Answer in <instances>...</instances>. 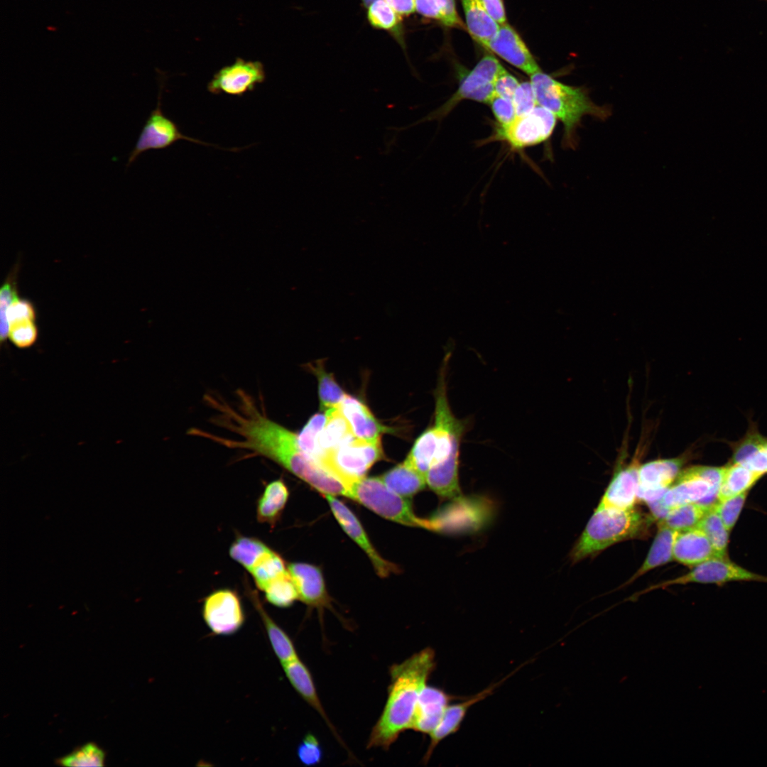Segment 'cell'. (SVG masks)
Wrapping results in <instances>:
<instances>
[{
  "instance_id": "8992f818",
  "label": "cell",
  "mask_w": 767,
  "mask_h": 767,
  "mask_svg": "<svg viewBox=\"0 0 767 767\" xmlns=\"http://www.w3.org/2000/svg\"><path fill=\"white\" fill-rule=\"evenodd\" d=\"M350 498L386 519L413 527L430 529L428 520L417 516L410 501L391 490L380 477H364L347 489Z\"/></svg>"
},
{
  "instance_id": "9a60e30c",
  "label": "cell",
  "mask_w": 767,
  "mask_h": 767,
  "mask_svg": "<svg viewBox=\"0 0 767 767\" xmlns=\"http://www.w3.org/2000/svg\"><path fill=\"white\" fill-rule=\"evenodd\" d=\"M322 496L342 529L366 554L376 574L381 577H386L391 574L398 573L400 569L398 565L383 558L373 546L354 513L333 495Z\"/></svg>"
},
{
  "instance_id": "484cf974",
  "label": "cell",
  "mask_w": 767,
  "mask_h": 767,
  "mask_svg": "<svg viewBox=\"0 0 767 767\" xmlns=\"http://www.w3.org/2000/svg\"><path fill=\"white\" fill-rule=\"evenodd\" d=\"M289 497V490L283 479L268 483L256 501V519L273 528L281 517Z\"/></svg>"
},
{
  "instance_id": "60d3db41",
  "label": "cell",
  "mask_w": 767,
  "mask_h": 767,
  "mask_svg": "<svg viewBox=\"0 0 767 767\" xmlns=\"http://www.w3.org/2000/svg\"><path fill=\"white\" fill-rule=\"evenodd\" d=\"M767 443V437L761 435L755 427L751 428L745 436L731 445L732 462L744 464Z\"/></svg>"
},
{
  "instance_id": "db71d44e",
  "label": "cell",
  "mask_w": 767,
  "mask_h": 767,
  "mask_svg": "<svg viewBox=\"0 0 767 767\" xmlns=\"http://www.w3.org/2000/svg\"><path fill=\"white\" fill-rule=\"evenodd\" d=\"M377 0H361L363 5L366 8H368L371 4H373Z\"/></svg>"
},
{
  "instance_id": "9c48e42d",
  "label": "cell",
  "mask_w": 767,
  "mask_h": 767,
  "mask_svg": "<svg viewBox=\"0 0 767 767\" xmlns=\"http://www.w3.org/2000/svg\"><path fill=\"white\" fill-rule=\"evenodd\" d=\"M504 70L497 59L485 56L461 80L457 91L445 104L410 126L396 129L403 131L419 123L441 119L464 99L488 104L494 95V81Z\"/></svg>"
},
{
  "instance_id": "7a4b0ae2",
  "label": "cell",
  "mask_w": 767,
  "mask_h": 767,
  "mask_svg": "<svg viewBox=\"0 0 767 767\" xmlns=\"http://www.w3.org/2000/svg\"><path fill=\"white\" fill-rule=\"evenodd\" d=\"M435 665L434 650L425 648L390 667L386 702L371 731L368 749L388 750L402 732L411 729L419 695Z\"/></svg>"
},
{
  "instance_id": "44dd1931",
  "label": "cell",
  "mask_w": 767,
  "mask_h": 767,
  "mask_svg": "<svg viewBox=\"0 0 767 767\" xmlns=\"http://www.w3.org/2000/svg\"><path fill=\"white\" fill-rule=\"evenodd\" d=\"M453 700L454 696L443 690L426 685L419 695L410 729L430 734L438 725Z\"/></svg>"
},
{
  "instance_id": "b9f144b4",
  "label": "cell",
  "mask_w": 767,
  "mask_h": 767,
  "mask_svg": "<svg viewBox=\"0 0 767 767\" xmlns=\"http://www.w3.org/2000/svg\"><path fill=\"white\" fill-rule=\"evenodd\" d=\"M104 756L100 748L89 743L60 758L58 763L65 766H102Z\"/></svg>"
},
{
  "instance_id": "ffe728a7",
  "label": "cell",
  "mask_w": 767,
  "mask_h": 767,
  "mask_svg": "<svg viewBox=\"0 0 767 767\" xmlns=\"http://www.w3.org/2000/svg\"><path fill=\"white\" fill-rule=\"evenodd\" d=\"M509 677L510 675H507L502 680L494 683L481 692L471 696L469 698L465 699L458 703L450 704L446 708L438 725L429 734L430 741L428 750L423 756V761L425 763H427L437 746L442 740L456 733L459 730L464 717L472 706L491 695L494 690Z\"/></svg>"
},
{
  "instance_id": "bcb514c9",
  "label": "cell",
  "mask_w": 767,
  "mask_h": 767,
  "mask_svg": "<svg viewBox=\"0 0 767 767\" xmlns=\"http://www.w3.org/2000/svg\"><path fill=\"white\" fill-rule=\"evenodd\" d=\"M512 102L517 117L528 114L538 105L531 81L520 82Z\"/></svg>"
},
{
  "instance_id": "e0dca14e",
  "label": "cell",
  "mask_w": 767,
  "mask_h": 767,
  "mask_svg": "<svg viewBox=\"0 0 767 767\" xmlns=\"http://www.w3.org/2000/svg\"><path fill=\"white\" fill-rule=\"evenodd\" d=\"M486 48L529 76L541 70L518 34L506 23L499 26Z\"/></svg>"
},
{
  "instance_id": "603a6c76",
  "label": "cell",
  "mask_w": 767,
  "mask_h": 767,
  "mask_svg": "<svg viewBox=\"0 0 767 767\" xmlns=\"http://www.w3.org/2000/svg\"><path fill=\"white\" fill-rule=\"evenodd\" d=\"M673 560L688 566H695L714 557H719L706 534L699 528L678 531L673 543Z\"/></svg>"
},
{
  "instance_id": "f1b7e54d",
  "label": "cell",
  "mask_w": 767,
  "mask_h": 767,
  "mask_svg": "<svg viewBox=\"0 0 767 767\" xmlns=\"http://www.w3.org/2000/svg\"><path fill=\"white\" fill-rule=\"evenodd\" d=\"M325 414L326 422L318 439L320 458L325 452L334 450L354 438L349 423L339 406L326 410Z\"/></svg>"
},
{
  "instance_id": "f907efd6",
  "label": "cell",
  "mask_w": 767,
  "mask_h": 767,
  "mask_svg": "<svg viewBox=\"0 0 767 767\" xmlns=\"http://www.w3.org/2000/svg\"><path fill=\"white\" fill-rule=\"evenodd\" d=\"M519 84L518 80L504 69L494 81V94L512 100Z\"/></svg>"
},
{
  "instance_id": "cb8c5ba5",
  "label": "cell",
  "mask_w": 767,
  "mask_h": 767,
  "mask_svg": "<svg viewBox=\"0 0 767 767\" xmlns=\"http://www.w3.org/2000/svg\"><path fill=\"white\" fill-rule=\"evenodd\" d=\"M338 406L349 423L354 437L374 440L381 438V435L388 431V428L382 425L359 400L347 394Z\"/></svg>"
},
{
  "instance_id": "836d02e7",
  "label": "cell",
  "mask_w": 767,
  "mask_h": 767,
  "mask_svg": "<svg viewBox=\"0 0 767 767\" xmlns=\"http://www.w3.org/2000/svg\"><path fill=\"white\" fill-rule=\"evenodd\" d=\"M288 572L283 558L270 548L256 561L249 573L258 589L263 591L268 583Z\"/></svg>"
},
{
  "instance_id": "d4e9b609",
  "label": "cell",
  "mask_w": 767,
  "mask_h": 767,
  "mask_svg": "<svg viewBox=\"0 0 767 767\" xmlns=\"http://www.w3.org/2000/svg\"><path fill=\"white\" fill-rule=\"evenodd\" d=\"M245 587L246 596L261 616L271 647L281 663L298 658L293 641L266 611L259 599L258 593L252 589L248 584H246Z\"/></svg>"
},
{
  "instance_id": "c3c4849f",
  "label": "cell",
  "mask_w": 767,
  "mask_h": 767,
  "mask_svg": "<svg viewBox=\"0 0 767 767\" xmlns=\"http://www.w3.org/2000/svg\"><path fill=\"white\" fill-rule=\"evenodd\" d=\"M488 104L490 106L499 126L511 124L517 116L512 100L494 95Z\"/></svg>"
},
{
  "instance_id": "7402d4cb",
  "label": "cell",
  "mask_w": 767,
  "mask_h": 767,
  "mask_svg": "<svg viewBox=\"0 0 767 767\" xmlns=\"http://www.w3.org/2000/svg\"><path fill=\"white\" fill-rule=\"evenodd\" d=\"M285 677L298 695L324 719L337 740L347 749L330 722L320 700L310 671L305 664L297 658L281 663Z\"/></svg>"
},
{
  "instance_id": "f35d334b",
  "label": "cell",
  "mask_w": 767,
  "mask_h": 767,
  "mask_svg": "<svg viewBox=\"0 0 767 767\" xmlns=\"http://www.w3.org/2000/svg\"><path fill=\"white\" fill-rule=\"evenodd\" d=\"M265 599L279 608H288L299 599L295 585L289 572L268 583L262 591Z\"/></svg>"
},
{
  "instance_id": "1f68e13d",
  "label": "cell",
  "mask_w": 767,
  "mask_h": 767,
  "mask_svg": "<svg viewBox=\"0 0 767 767\" xmlns=\"http://www.w3.org/2000/svg\"><path fill=\"white\" fill-rule=\"evenodd\" d=\"M367 18L371 26L388 31L403 45L401 18L386 0H377L371 4L368 7Z\"/></svg>"
},
{
  "instance_id": "74e56055",
  "label": "cell",
  "mask_w": 767,
  "mask_h": 767,
  "mask_svg": "<svg viewBox=\"0 0 767 767\" xmlns=\"http://www.w3.org/2000/svg\"><path fill=\"white\" fill-rule=\"evenodd\" d=\"M415 11L422 16L437 20L447 26L461 23L455 0H415Z\"/></svg>"
},
{
  "instance_id": "ab89813d",
  "label": "cell",
  "mask_w": 767,
  "mask_h": 767,
  "mask_svg": "<svg viewBox=\"0 0 767 767\" xmlns=\"http://www.w3.org/2000/svg\"><path fill=\"white\" fill-rule=\"evenodd\" d=\"M326 419L325 413L315 414L298 434V442L303 450L317 463L321 456L318 439Z\"/></svg>"
},
{
  "instance_id": "2e32d148",
  "label": "cell",
  "mask_w": 767,
  "mask_h": 767,
  "mask_svg": "<svg viewBox=\"0 0 767 767\" xmlns=\"http://www.w3.org/2000/svg\"><path fill=\"white\" fill-rule=\"evenodd\" d=\"M682 457L657 459L640 466L638 499L646 503L660 499L674 483L682 467Z\"/></svg>"
},
{
  "instance_id": "681fc988",
  "label": "cell",
  "mask_w": 767,
  "mask_h": 767,
  "mask_svg": "<svg viewBox=\"0 0 767 767\" xmlns=\"http://www.w3.org/2000/svg\"><path fill=\"white\" fill-rule=\"evenodd\" d=\"M7 320L11 324L24 321L35 320L36 311L33 304L26 300L16 298L9 307L6 312Z\"/></svg>"
},
{
  "instance_id": "7bdbcfd3",
  "label": "cell",
  "mask_w": 767,
  "mask_h": 767,
  "mask_svg": "<svg viewBox=\"0 0 767 767\" xmlns=\"http://www.w3.org/2000/svg\"><path fill=\"white\" fill-rule=\"evenodd\" d=\"M748 492L722 500H717L714 506L727 529L734 527L746 502Z\"/></svg>"
},
{
  "instance_id": "3957f363",
  "label": "cell",
  "mask_w": 767,
  "mask_h": 767,
  "mask_svg": "<svg viewBox=\"0 0 767 767\" xmlns=\"http://www.w3.org/2000/svg\"><path fill=\"white\" fill-rule=\"evenodd\" d=\"M449 358L444 359L435 391V418L430 426L435 439V455L426 474V483L437 496L457 499L462 496L458 474L460 447L469 424L466 419L457 418L450 406L446 379Z\"/></svg>"
},
{
  "instance_id": "f546056e",
  "label": "cell",
  "mask_w": 767,
  "mask_h": 767,
  "mask_svg": "<svg viewBox=\"0 0 767 767\" xmlns=\"http://www.w3.org/2000/svg\"><path fill=\"white\" fill-rule=\"evenodd\" d=\"M763 475V474L739 463L731 462L729 465L724 467L717 500L749 492V489Z\"/></svg>"
},
{
  "instance_id": "7dc6e473",
  "label": "cell",
  "mask_w": 767,
  "mask_h": 767,
  "mask_svg": "<svg viewBox=\"0 0 767 767\" xmlns=\"http://www.w3.org/2000/svg\"><path fill=\"white\" fill-rule=\"evenodd\" d=\"M16 298H18V295L15 284L11 281H6L0 290V335L1 342L9 336V323L6 317L7 310Z\"/></svg>"
},
{
  "instance_id": "5bb4252c",
  "label": "cell",
  "mask_w": 767,
  "mask_h": 767,
  "mask_svg": "<svg viewBox=\"0 0 767 767\" xmlns=\"http://www.w3.org/2000/svg\"><path fill=\"white\" fill-rule=\"evenodd\" d=\"M265 80L266 72L261 62L237 58L233 63L220 68L208 82L207 88L213 94L242 97L254 91Z\"/></svg>"
},
{
  "instance_id": "ee69618b",
  "label": "cell",
  "mask_w": 767,
  "mask_h": 767,
  "mask_svg": "<svg viewBox=\"0 0 767 767\" xmlns=\"http://www.w3.org/2000/svg\"><path fill=\"white\" fill-rule=\"evenodd\" d=\"M8 337L18 348L32 346L38 337V329L33 320H24L10 325Z\"/></svg>"
},
{
  "instance_id": "6da1fadb",
  "label": "cell",
  "mask_w": 767,
  "mask_h": 767,
  "mask_svg": "<svg viewBox=\"0 0 767 767\" xmlns=\"http://www.w3.org/2000/svg\"><path fill=\"white\" fill-rule=\"evenodd\" d=\"M236 396L232 403L221 398L214 403L217 415L213 421L239 438H225L209 433L208 439L227 448L249 450L250 456L266 457L322 495L347 496L345 486L303 450L298 434L270 419L244 391L238 390Z\"/></svg>"
},
{
  "instance_id": "83f0119b",
  "label": "cell",
  "mask_w": 767,
  "mask_h": 767,
  "mask_svg": "<svg viewBox=\"0 0 767 767\" xmlns=\"http://www.w3.org/2000/svg\"><path fill=\"white\" fill-rule=\"evenodd\" d=\"M462 3L469 33L486 48L500 26L489 15L480 0H462Z\"/></svg>"
},
{
  "instance_id": "f5cc1de1",
  "label": "cell",
  "mask_w": 767,
  "mask_h": 767,
  "mask_svg": "<svg viewBox=\"0 0 767 767\" xmlns=\"http://www.w3.org/2000/svg\"><path fill=\"white\" fill-rule=\"evenodd\" d=\"M400 16H408L415 11V0H386Z\"/></svg>"
},
{
  "instance_id": "30bf717a",
  "label": "cell",
  "mask_w": 767,
  "mask_h": 767,
  "mask_svg": "<svg viewBox=\"0 0 767 767\" xmlns=\"http://www.w3.org/2000/svg\"><path fill=\"white\" fill-rule=\"evenodd\" d=\"M163 84L161 82L157 105L147 118L134 147L130 152L126 168L129 167L143 153L149 150H161L171 146L176 141L186 140L203 146L217 147L199 139L184 135L178 125L163 112L161 97Z\"/></svg>"
},
{
  "instance_id": "52a82bcc",
  "label": "cell",
  "mask_w": 767,
  "mask_h": 767,
  "mask_svg": "<svg viewBox=\"0 0 767 767\" xmlns=\"http://www.w3.org/2000/svg\"><path fill=\"white\" fill-rule=\"evenodd\" d=\"M381 439L366 440L354 437L325 452L319 464L339 479L347 490L352 484L366 477L377 461L384 458Z\"/></svg>"
},
{
  "instance_id": "7c38bea8",
  "label": "cell",
  "mask_w": 767,
  "mask_h": 767,
  "mask_svg": "<svg viewBox=\"0 0 767 767\" xmlns=\"http://www.w3.org/2000/svg\"><path fill=\"white\" fill-rule=\"evenodd\" d=\"M736 581L767 582V577L746 570L731 561L727 557H714L694 566L687 574L651 586L640 592L636 596L675 584L703 583L721 585Z\"/></svg>"
},
{
  "instance_id": "f6af8a7d",
  "label": "cell",
  "mask_w": 767,
  "mask_h": 767,
  "mask_svg": "<svg viewBox=\"0 0 767 767\" xmlns=\"http://www.w3.org/2000/svg\"><path fill=\"white\" fill-rule=\"evenodd\" d=\"M297 755L300 761L306 766L319 764L323 756L321 745L317 737L308 733L303 737L297 749Z\"/></svg>"
},
{
  "instance_id": "4fadbf2b",
  "label": "cell",
  "mask_w": 767,
  "mask_h": 767,
  "mask_svg": "<svg viewBox=\"0 0 767 767\" xmlns=\"http://www.w3.org/2000/svg\"><path fill=\"white\" fill-rule=\"evenodd\" d=\"M203 619L215 635L229 636L244 625L245 614L238 594L229 589L215 590L203 602Z\"/></svg>"
},
{
  "instance_id": "5b68a950",
  "label": "cell",
  "mask_w": 767,
  "mask_h": 767,
  "mask_svg": "<svg viewBox=\"0 0 767 767\" xmlns=\"http://www.w3.org/2000/svg\"><path fill=\"white\" fill-rule=\"evenodd\" d=\"M644 523L641 513L633 508L598 506L571 552L573 562L636 536Z\"/></svg>"
},
{
  "instance_id": "8fae6325",
  "label": "cell",
  "mask_w": 767,
  "mask_h": 767,
  "mask_svg": "<svg viewBox=\"0 0 767 767\" xmlns=\"http://www.w3.org/2000/svg\"><path fill=\"white\" fill-rule=\"evenodd\" d=\"M557 121L550 111L537 105L531 112L516 117L511 124L498 126L492 138L506 142L512 148H524L548 140Z\"/></svg>"
},
{
  "instance_id": "8d00e7d4",
  "label": "cell",
  "mask_w": 767,
  "mask_h": 767,
  "mask_svg": "<svg viewBox=\"0 0 767 767\" xmlns=\"http://www.w3.org/2000/svg\"><path fill=\"white\" fill-rule=\"evenodd\" d=\"M311 369L318 380L320 406L322 410H327L338 406L347 393L336 382L333 375L327 372L322 363H317Z\"/></svg>"
},
{
  "instance_id": "277c9868",
  "label": "cell",
  "mask_w": 767,
  "mask_h": 767,
  "mask_svg": "<svg viewBox=\"0 0 767 767\" xmlns=\"http://www.w3.org/2000/svg\"><path fill=\"white\" fill-rule=\"evenodd\" d=\"M530 78L538 104L550 111L562 123L565 147H575L576 131L584 116L604 121L611 114L608 107L595 104L584 87L564 84L542 70Z\"/></svg>"
},
{
  "instance_id": "e575fe53",
  "label": "cell",
  "mask_w": 767,
  "mask_h": 767,
  "mask_svg": "<svg viewBox=\"0 0 767 767\" xmlns=\"http://www.w3.org/2000/svg\"><path fill=\"white\" fill-rule=\"evenodd\" d=\"M269 549L266 544L256 538L238 534L231 544L229 554L249 572L256 561Z\"/></svg>"
},
{
  "instance_id": "816d5d0a",
  "label": "cell",
  "mask_w": 767,
  "mask_h": 767,
  "mask_svg": "<svg viewBox=\"0 0 767 767\" xmlns=\"http://www.w3.org/2000/svg\"><path fill=\"white\" fill-rule=\"evenodd\" d=\"M489 15L499 25L506 23L502 0H480Z\"/></svg>"
},
{
  "instance_id": "4316f807",
  "label": "cell",
  "mask_w": 767,
  "mask_h": 767,
  "mask_svg": "<svg viewBox=\"0 0 767 767\" xmlns=\"http://www.w3.org/2000/svg\"><path fill=\"white\" fill-rule=\"evenodd\" d=\"M383 482L393 491L405 497H412L425 486L426 478L406 459L380 477Z\"/></svg>"
},
{
  "instance_id": "ba28073f",
  "label": "cell",
  "mask_w": 767,
  "mask_h": 767,
  "mask_svg": "<svg viewBox=\"0 0 767 767\" xmlns=\"http://www.w3.org/2000/svg\"><path fill=\"white\" fill-rule=\"evenodd\" d=\"M724 467L693 466L682 470L661 498L669 510L690 503L712 506L722 479Z\"/></svg>"
},
{
  "instance_id": "4dcf8cb0",
  "label": "cell",
  "mask_w": 767,
  "mask_h": 767,
  "mask_svg": "<svg viewBox=\"0 0 767 767\" xmlns=\"http://www.w3.org/2000/svg\"><path fill=\"white\" fill-rule=\"evenodd\" d=\"M677 532L658 523L656 535L646 560L626 584L634 581L650 570L673 560V543Z\"/></svg>"
},
{
  "instance_id": "d590c367",
  "label": "cell",
  "mask_w": 767,
  "mask_h": 767,
  "mask_svg": "<svg viewBox=\"0 0 767 767\" xmlns=\"http://www.w3.org/2000/svg\"><path fill=\"white\" fill-rule=\"evenodd\" d=\"M714 505L709 508L697 528L706 534L719 557H727L730 531L724 525Z\"/></svg>"
},
{
  "instance_id": "ac0fdd59",
  "label": "cell",
  "mask_w": 767,
  "mask_h": 767,
  "mask_svg": "<svg viewBox=\"0 0 767 767\" xmlns=\"http://www.w3.org/2000/svg\"><path fill=\"white\" fill-rule=\"evenodd\" d=\"M288 570L300 600L319 611L331 607L322 572L318 567L305 562H292L288 565Z\"/></svg>"
},
{
  "instance_id": "d6986e66",
  "label": "cell",
  "mask_w": 767,
  "mask_h": 767,
  "mask_svg": "<svg viewBox=\"0 0 767 767\" xmlns=\"http://www.w3.org/2000/svg\"><path fill=\"white\" fill-rule=\"evenodd\" d=\"M636 455L625 467L613 477L598 506L626 510L633 508L638 499L640 457Z\"/></svg>"
},
{
  "instance_id": "d6a6232c",
  "label": "cell",
  "mask_w": 767,
  "mask_h": 767,
  "mask_svg": "<svg viewBox=\"0 0 767 767\" xmlns=\"http://www.w3.org/2000/svg\"><path fill=\"white\" fill-rule=\"evenodd\" d=\"M710 507L700 503H690L669 510L665 517L658 523L676 531L697 528L699 523Z\"/></svg>"
}]
</instances>
